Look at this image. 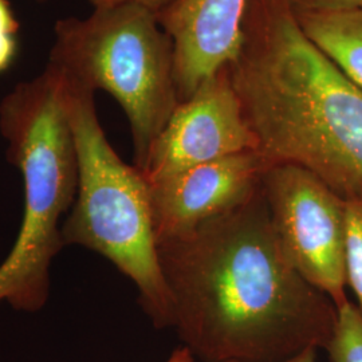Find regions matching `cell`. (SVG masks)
Returning <instances> with one entry per match:
<instances>
[{"label": "cell", "instance_id": "obj_13", "mask_svg": "<svg viewBox=\"0 0 362 362\" xmlns=\"http://www.w3.org/2000/svg\"><path fill=\"white\" fill-rule=\"evenodd\" d=\"M19 28L10 0H0V74L10 69L16 57Z\"/></svg>", "mask_w": 362, "mask_h": 362}, {"label": "cell", "instance_id": "obj_10", "mask_svg": "<svg viewBox=\"0 0 362 362\" xmlns=\"http://www.w3.org/2000/svg\"><path fill=\"white\" fill-rule=\"evenodd\" d=\"M294 13L305 35L362 91V8Z\"/></svg>", "mask_w": 362, "mask_h": 362}, {"label": "cell", "instance_id": "obj_7", "mask_svg": "<svg viewBox=\"0 0 362 362\" xmlns=\"http://www.w3.org/2000/svg\"><path fill=\"white\" fill-rule=\"evenodd\" d=\"M245 152H258V143L227 67L176 107L153 144L143 173L148 182H155Z\"/></svg>", "mask_w": 362, "mask_h": 362}, {"label": "cell", "instance_id": "obj_6", "mask_svg": "<svg viewBox=\"0 0 362 362\" xmlns=\"http://www.w3.org/2000/svg\"><path fill=\"white\" fill-rule=\"evenodd\" d=\"M272 227L298 272L330 298L337 309L346 297L345 200L310 170L272 164L262 176Z\"/></svg>", "mask_w": 362, "mask_h": 362}, {"label": "cell", "instance_id": "obj_17", "mask_svg": "<svg viewBox=\"0 0 362 362\" xmlns=\"http://www.w3.org/2000/svg\"><path fill=\"white\" fill-rule=\"evenodd\" d=\"M315 357H317V350L309 349L305 350L303 353L298 354L293 358H288L284 362H315Z\"/></svg>", "mask_w": 362, "mask_h": 362}, {"label": "cell", "instance_id": "obj_5", "mask_svg": "<svg viewBox=\"0 0 362 362\" xmlns=\"http://www.w3.org/2000/svg\"><path fill=\"white\" fill-rule=\"evenodd\" d=\"M49 64L69 79L116 100L129 122L134 165L143 170L180 104L172 40L157 13L127 3L94 8L86 18L59 19Z\"/></svg>", "mask_w": 362, "mask_h": 362}, {"label": "cell", "instance_id": "obj_11", "mask_svg": "<svg viewBox=\"0 0 362 362\" xmlns=\"http://www.w3.org/2000/svg\"><path fill=\"white\" fill-rule=\"evenodd\" d=\"M338 310L336 330L326 351L332 362H362V315L346 302Z\"/></svg>", "mask_w": 362, "mask_h": 362}, {"label": "cell", "instance_id": "obj_8", "mask_svg": "<svg viewBox=\"0 0 362 362\" xmlns=\"http://www.w3.org/2000/svg\"><path fill=\"white\" fill-rule=\"evenodd\" d=\"M269 165L259 152H245L149 182L156 243L185 239L246 204L258 194Z\"/></svg>", "mask_w": 362, "mask_h": 362}, {"label": "cell", "instance_id": "obj_16", "mask_svg": "<svg viewBox=\"0 0 362 362\" xmlns=\"http://www.w3.org/2000/svg\"><path fill=\"white\" fill-rule=\"evenodd\" d=\"M167 362H199L194 358V354L191 353V350L185 346H181L179 349L175 350L172 353V356L169 357Z\"/></svg>", "mask_w": 362, "mask_h": 362}, {"label": "cell", "instance_id": "obj_2", "mask_svg": "<svg viewBox=\"0 0 362 362\" xmlns=\"http://www.w3.org/2000/svg\"><path fill=\"white\" fill-rule=\"evenodd\" d=\"M228 73L258 152L362 194V91L305 35L287 0H250Z\"/></svg>", "mask_w": 362, "mask_h": 362}, {"label": "cell", "instance_id": "obj_14", "mask_svg": "<svg viewBox=\"0 0 362 362\" xmlns=\"http://www.w3.org/2000/svg\"><path fill=\"white\" fill-rule=\"evenodd\" d=\"M296 11L333 13L362 8V0H287Z\"/></svg>", "mask_w": 362, "mask_h": 362}, {"label": "cell", "instance_id": "obj_1", "mask_svg": "<svg viewBox=\"0 0 362 362\" xmlns=\"http://www.w3.org/2000/svg\"><path fill=\"white\" fill-rule=\"evenodd\" d=\"M173 327L199 362H284L325 349L334 302L294 267L262 187L191 236L157 245Z\"/></svg>", "mask_w": 362, "mask_h": 362}, {"label": "cell", "instance_id": "obj_4", "mask_svg": "<svg viewBox=\"0 0 362 362\" xmlns=\"http://www.w3.org/2000/svg\"><path fill=\"white\" fill-rule=\"evenodd\" d=\"M64 78L78 163L77 194L62 226L64 243L110 260L133 281L156 327L173 326V300L158 260L149 182L109 143L95 91Z\"/></svg>", "mask_w": 362, "mask_h": 362}, {"label": "cell", "instance_id": "obj_9", "mask_svg": "<svg viewBox=\"0 0 362 362\" xmlns=\"http://www.w3.org/2000/svg\"><path fill=\"white\" fill-rule=\"evenodd\" d=\"M248 4L250 0H173L157 13L172 40L180 103L239 57Z\"/></svg>", "mask_w": 362, "mask_h": 362}, {"label": "cell", "instance_id": "obj_3", "mask_svg": "<svg viewBox=\"0 0 362 362\" xmlns=\"http://www.w3.org/2000/svg\"><path fill=\"white\" fill-rule=\"evenodd\" d=\"M0 134L25 189L19 233L0 264V303L37 313L49 300L52 260L66 247L62 226L78 188L65 78L55 66L47 64L1 98Z\"/></svg>", "mask_w": 362, "mask_h": 362}, {"label": "cell", "instance_id": "obj_15", "mask_svg": "<svg viewBox=\"0 0 362 362\" xmlns=\"http://www.w3.org/2000/svg\"><path fill=\"white\" fill-rule=\"evenodd\" d=\"M38 1H46V0H38ZM91 6L94 8H103V7H112V6H118V4H127V3H133V4H140L143 7L149 8L151 11L158 13L163 11L165 7L173 0H89Z\"/></svg>", "mask_w": 362, "mask_h": 362}, {"label": "cell", "instance_id": "obj_12", "mask_svg": "<svg viewBox=\"0 0 362 362\" xmlns=\"http://www.w3.org/2000/svg\"><path fill=\"white\" fill-rule=\"evenodd\" d=\"M346 207V247L345 267L348 286L358 300L362 315V194L345 200Z\"/></svg>", "mask_w": 362, "mask_h": 362}]
</instances>
